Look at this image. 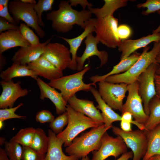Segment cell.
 <instances>
[{
	"instance_id": "28",
	"label": "cell",
	"mask_w": 160,
	"mask_h": 160,
	"mask_svg": "<svg viewBox=\"0 0 160 160\" xmlns=\"http://www.w3.org/2000/svg\"><path fill=\"white\" fill-rule=\"evenodd\" d=\"M105 4L101 8H93L88 7L92 14L97 17H105L113 15L114 12L117 9L125 6L128 0H104Z\"/></svg>"
},
{
	"instance_id": "31",
	"label": "cell",
	"mask_w": 160,
	"mask_h": 160,
	"mask_svg": "<svg viewBox=\"0 0 160 160\" xmlns=\"http://www.w3.org/2000/svg\"><path fill=\"white\" fill-rule=\"evenodd\" d=\"M35 131L36 129L32 127L21 129L10 140L19 143L22 146L30 147Z\"/></svg>"
},
{
	"instance_id": "1",
	"label": "cell",
	"mask_w": 160,
	"mask_h": 160,
	"mask_svg": "<svg viewBox=\"0 0 160 160\" xmlns=\"http://www.w3.org/2000/svg\"><path fill=\"white\" fill-rule=\"evenodd\" d=\"M58 7V10L47 13L46 17L47 20L52 21V28L58 32L67 33L75 24L84 29L86 22L91 18L92 13L89 10L74 9L68 1H60Z\"/></svg>"
},
{
	"instance_id": "14",
	"label": "cell",
	"mask_w": 160,
	"mask_h": 160,
	"mask_svg": "<svg viewBox=\"0 0 160 160\" xmlns=\"http://www.w3.org/2000/svg\"><path fill=\"white\" fill-rule=\"evenodd\" d=\"M0 83L2 88L0 96L1 109L13 107L18 98L24 97L28 93L27 89L21 87L20 81L14 83L12 80L8 81L2 80Z\"/></svg>"
},
{
	"instance_id": "43",
	"label": "cell",
	"mask_w": 160,
	"mask_h": 160,
	"mask_svg": "<svg viewBox=\"0 0 160 160\" xmlns=\"http://www.w3.org/2000/svg\"><path fill=\"white\" fill-rule=\"evenodd\" d=\"M8 4L3 7L2 9L0 10V16L5 19L10 23L16 24L14 20L9 12Z\"/></svg>"
},
{
	"instance_id": "33",
	"label": "cell",
	"mask_w": 160,
	"mask_h": 160,
	"mask_svg": "<svg viewBox=\"0 0 160 160\" xmlns=\"http://www.w3.org/2000/svg\"><path fill=\"white\" fill-rule=\"evenodd\" d=\"M54 1V0H39L37 3L34 5V9L36 12L40 26L43 27L44 26L42 18V12L51 10Z\"/></svg>"
},
{
	"instance_id": "22",
	"label": "cell",
	"mask_w": 160,
	"mask_h": 160,
	"mask_svg": "<svg viewBox=\"0 0 160 160\" xmlns=\"http://www.w3.org/2000/svg\"><path fill=\"white\" fill-rule=\"evenodd\" d=\"M49 145L44 160H79L74 156H67L63 152L62 146L64 140L57 136L50 129L48 130Z\"/></svg>"
},
{
	"instance_id": "34",
	"label": "cell",
	"mask_w": 160,
	"mask_h": 160,
	"mask_svg": "<svg viewBox=\"0 0 160 160\" xmlns=\"http://www.w3.org/2000/svg\"><path fill=\"white\" fill-rule=\"evenodd\" d=\"M68 114L66 111L55 118L50 123L49 127L54 133L58 134L63 131L64 127L68 124Z\"/></svg>"
},
{
	"instance_id": "39",
	"label": "cell",
	"mask_w": 160,
	"mask_h": 160,
	"mask_svg": "<svg viewBox=\"0 0 160 160\" xmlns=\"http://www.w3.org/2000/svg\"><path fill=\"white\" fill-rule=\"evenodd\" d=\"M55 119L54 116L49 111L43 110L38 112L36 116V120L41 123L51 122Z\"/></svg>"
},
{
	"instance_id": "42",
	"label": "cell",
	"mask_w": 160,
	"mask_h": 160,
	"mask_svg": "<svg viewBox=\"0 0 160 160\" xmlns=\"http://www.w3.org/2000/svg\"><path fill=\"white\" fill-rule=\"evenodd\" d=\"M121 120L127 121L135 125L139 129L142 130H145L144 125L133 120V117L132 115L130 113L128 112H125L121 114Z\"/></svg>"
},
{
	"instance_id": "44",
	"label": "cell",
	"mask_w": 160,
	"mask_h": 160,
	"mask_svg": "<svg viewBox=\"0 0 160 160\" xmlns=\"http://www.w3.org/2000/svg\"><path fill=\"white\" fill-rule=\"evenodd\" d=\"M72 6L76 7L78 4H80L83 8V9H85L87 7H92L93 5L89 3L87 0H69L68 1Z\"/></svg>"
},
{
	"instance_id": "11",
	"label": "cell",
	"mask_w": 160,
	"mask_h": 160,
	"mask_svg": "<svg viewBox=\"0 0 160 160\" xmlns=\"http://www.w3.org/2000/svg\"><path fill=\"white\" fill-rule=\"evenodd\" d=\"M127 147L120 136H117L114 137L106 132L102 137L99 149L92 152L91 160H105L111 156L116 159L121 155L127 152Z\"/></svg>"
},
{
	"instance_id": "9",
	"label": "cell",
	"mask_w": 160,
	"mask_h": 160,
	"mask_svg": "<svg viewBox=\"0 0 160 160\" xmlns=\"http://www.w3.org/2000/svg\"><path fill=\"white\" fill-rule=\"evenodd\" d=\"M99 82L98 92L102 99L113 109L121 112L128 85L124 83H112L104 81Z\"/></svg>"
},
{
	"instance_id": "52",
	"label": "cell",
	"mask_w": 160,
	"mask_h": 160,
	"mask_svg": "<svg viewBox=\"0 0 160 160\" xmlns=\"http://www.w3.org/2000/svg\"><path fill=\"white\" fill-rule=\"evenodd\" d=\"M21 1L23 3L30 4H36V1L35 0H21Z\"/></svg>"
},
{
	"instance_id": "6",
	"label": "cell",
	"mask_w": 160,
	"mask_h": 160,
	"mask_svg": "<svg viewBox=\"0 0 160 160\" xmlns=\"http://www.w3.org/2000/svg\"><path fill=\"white\" fill-rule=\"evenodd\" d=\"M118 20L113 15L96 18L95 24V37L99 42L108 48L115 49L121 40L117 33Z\"/></svg>"
},
{
	"instance_id": "18",
	"label": "cell",
	"mask_w": 160,
	"mask_h": 160,
	"mask_svg": "<svg viewBox=\"0 0 160 160\" xmlns=\"http://www.w3.org/2000/svg\"><path fill=\"white\" fill-rule=\"evenodd\" d=\"M67 103L76 111L101 124H104L101 113L95 106L93 101L79 99L75 95L68 100Z\"/></svg>"
},
{
	"instance_id": "48",
	"label": "cell",
	"mask_w": 160,
	"mask_h": 160,
	"mask_svg": "<svg viewBox=\"0 0 160 160\" xmlns=\"http://www.w3.org/2000/svg\"><path fill=\"white\" fill-rule=\"evenodd\" d=\"M0 160H10L4 149L0 148Z\"/></svg>"
},
{
	"instance_id": "32",
	"label": "cell",
	"mask_w": 160,
	"mask_h": 160,
	"mask_svg": "<svg viewBox=\"0 0 160 160\" xmlns=\"http://www.w3.org/2000/svg\"><path fill=\"white\" fill-rule=\"evenodd\" d=\"M4 150L10 160H22L23 146L19 143L10 140L6 141Z\"/></svg>"
},
{
	"instance_id": "21",
	"label": "cell",
	"mask_w": 160,
	"mask_h": 160,
	"mask_svg": "<svg viewBox=\"0 0 160 160\" xmlns=\"http://www.w3.org/2000/svg\"><path fill=\"white\" fill-rule=\"evenodd\" d=\"M96 18H91L86 23V27L83 32L79 36L72 39L58 36L67 42L70 46V52L72 55L71 60L68 68L72 70H77L76 53L84 39L90 33L95 32Z\"/></svg>"
},
{
	"instance_id": "56",
	"label": "cell",
	"mask_w": 160,
	"mask_h": 160,
	"mask_svg": "<svg viewBox=\"0 0 160 160\" xmlns=\"http://www.w3.org/2000/svg\"><path fill=\"white\" fill-rule=\"evenodd\" d=\"M81 160H90V159L88 156L82 158Z\"/></svg>"
},
{
	"instance_id": "41",
	"label": "cell",
	"mask_w": 160,
	"mask_h": 160,
	"mask_svg": "<svg viewBox=\"0 0 160 160\" xmlns=\"http://www.w3.org/2000/svg\"><path fill=\"white\" fill-rule=\"evenodd\" d=\"M19 26L15 24L11 23L5 19L0 17V33L4 31L18 29Z\"/></svg>"
},
{
	"instance_id": "40",
	"label": "cell",
	"mask_w": 160,
	"mask_h": 160,
	"mask_svg": "<svg viewBox=\"0 0 160 160\" xmlns=\"http://www.w3.org/2000/svg\"><path fill=\"white\" fill-rule=\"evenodd\" d=\"M117 33L119 38L121 40H127L130 36L132 31L128 25L122 24L118 26Z\"/></svg>"
},
{
	"instance_id": "45",
	"label": "cell",
	"mask_w": 160,
	"mask_h": 160,
	"mask_svg": "<svg viewBox=\"0 0 160 160\" xmlns=\"http://www.w3.org/2000/svg\"><path fill=\"white\" fill-rule=\"evenodd\" d=\"M156 95L160 99V75L155 74L154 77Z\"/></svg>"
},
{
	"instance_id": "2",
	"label": "cell",
	"mask_w": 160,
	"mask_h": 160,
	"mask_svg": "<svg viewBox=\"0 0 160 160\" xmlns=\"http://www.w3.org/2000/svg\"><path fill=\"white\" fill-rule=\"evenodd\" d=\"M112 127H106L103 124L92 128L74 138L71 144L66 147L65 152L69 156H74L79 159L87 156L90 152L99 149L103 135Z\"/></svg>"
},
{
	"instance_id": "57",
	"label": "cell",
	"mask_w": 160,
	"mask_h": 160,
	"mask_svg": "<svg viewBox=\"0 0 160 160\" xmlns=\"http://www.w3.org/2000/svg\"><path fill=\"white\" fill-rule=\"evenodd\" d=\"M3 121H0V129H1L2 128H3V127L4 125L3 122Z\"/></svg>"
},
{
	"instance_id": "24",
	"label": "cell",
	"mask_w": 160,
	"mask_h": 160,
	"mask_svg": "<svg viewBox=\"0 0 160 160\" xmlns=\"http://www.w3.org/2000/svg\"><path fill=\"white\" fill-rule=\"evenodd\" d=\"M90 91L98 103L96 108L102 111L101 114L106 127H112V123L113 122L121 121V116L115 112L105 102L102 98L98 91L92 87Z\"/></svg>"
},
{
	"instance_id": "58",
	"label": "cell",
	"mask_w": 160,
	"mask_h": 160,
	"mask_svg": "<svg viewBox=\"0 0 160 160\" xmlns=\"http://www.w3.org/2000/svg\"><path fill=\"white\" fill-rule=\"evenodd\" d=\"M159 55H160V50H159Z\"/></svg>"
},
{
	"instance_id": "37",
	"label": "cell",
	"mask_w": 160,
	"mask_h": 160,
	"mask_svg": "<svg viewBox=\"0 0 160 160\" xmlns=\"http://www.w3.org/2000/svg\"><path fill=\"white\" fill-rule=\"evenodd\" d=\"M137 7L138 8H147V9L143 11L141 13L144 15H148L160 10V0H147L144 3L137 4Z\"/></svg>"
},
{
	"instance_id": "5",
	"label": "cell",
	"mask_w": 160,
	"mask_h": 160,
	"mask_svg": "<svg viewBox=\"0 0 160 160\" xmlns=\"http://www.w3.org/2000/svg\"><path fill=\"white\" fill-rule=\"evenodd\" d=\"M90 66H86L76 73L62 77L50 81L48 84L51 87L59 89L63 98L67 103L68 100L80 91H90L93 83L86 84L83 81L85 73L90 69Z\"/></svg>"
},
{
	"instance_id": "19",
	"label": "cell",
	"mask_w": 160,
	"mask_h": 160,
	"mask_svg": "<svg viewBox=\"0 0 160 160\" xmlns=\"http://www.w3.org/2000/svg\"><path fill=\"white\" fill-rule=\"evenodd\" d=\"M36 80L40 90V99L41 100L45 98L49 99L55 105L56 113L58 115L66 111L67 103L61 94L40 78L38 77Z\"/></svg>"
},
{
	"instance_id": "4",
	"label": "cell",
	"mask_w": 160,
	"mask_h": 160,
	"mask_svg": "<svg viewBox=\"0 0 160 160\" xmlns=\"http://www.w3.org/2000/svg\"><path fill=\"white\" fill-rule=\"evenodd\" d=\"M66 111L69 116L67 126L64 130L57 135V137L64 140L65 147L70 145L73 139L80 133L89 128L102 124L76 111L68 105L67 106Z\"/></svg>"
},
{
	"instance_id": "55",
	"label": "cell",
	"mask_w": 160,
	"mask_h": 160,
	"mask_svg": "<svg viewBox=\"0 0 160 160\" xmlns=\"http://www.w3.org/2000/svg\"><path fill=\"white\" fill-rule=\"evenodd\" d=\"M5 139L4 137H0V145H4L5 142Z\"/></svg>"
},
{
	"instance_id": "46",
	"label": "cell",
	"mask_w": 160,
	"mask_h": 160,
	"mask_svg": "<svg viewBox=\"0 0 160 160\" xmlns=\"http://www.w3.org/2000/svg\"><path fill=\"white\" fill-rule=\"evenodd\" d=\"M120 126L121 129L125 132H128L132 130L131 123L129 122L121 120Z\"/></svg>"
},
{
	"instance_id": "26",
	"label": "cell",
	"mask_w": 160,
	"mask_h": 160,
	"mask_svg": "<svg viewBox=\"0 0 160 160\" xmlns=\"http://www.w3.org/2000/svg\"><path fill=\"white\" fill-rule=\"evenodd\" d=\"M29 76L36 80L38 76L36 73L30 69L27 65H22L13 62L12 65L1 72L0 77L2 80L8 81L12 79L18 77Z\"/></svg>"
},
{
	"instance_id": "23",
	"label": "cell",
	"mask_w": 160,
	"mask_h": 160,
	"mask_svg": "<svg viewBox=\"0 0 160 160\" xmlns=\"http://www.w3.org/2000/svg\"><path fill=\"white\" fill-rule=\"evenodd\" d=\"M20 33L19 29L3 32L0 34V54L12 48L30 46Z\"/></svg>"
},
{
	"instance_id": "29",
	"label": "cell",
	"mask_w": 160,
	"mask_h": 160,
	"mask_svg": "<svg viewBox=\"0 0 160 160\" xmlns=\"http://www.w3.org/2000/svg\"><path fill=\"white\" fill-rule=\"evenodd\" d=\"M149 109L148 118L144 125L147 131L151 130L160 124V99L156 95L150 101Z\"/></svg>"
},
{
	"instance_id": "47",
	"label": "cell",
	"mask_w": 160,
	"mask_h": 160,
	"mask_svg": "<svg viewBox=\"0 0 160 160\" xmlns=\"http://www.w3.org/2000/svg\"><path fill=\"white\" fill-rule=\"evenodd\" d=\"M133 153L132 151H127L121 155L120 157L116 160H129L130 159L133 158Z\"/></svg>"
},
{
	"instance_id": "50",
	"label": "cell",
	"mask_w": 160,
	"mask_h": 160,
	"mask_svg": "<svg viewBox=\"0 0 160 160\" xmlns=\"http://www.w3.org/2000/svg\"><path fill=\"white\" fill-rule=\"evenodd\" d=\"M156 62L159 64H160V55H158L156 58ZM156 74L160 75V66L158 68L156 72Z\"/></svg>"
},
{
	"instance_id": "51",
	"label": "cell",
	"mask_w": 160,
	"mask_h": 160,
	"mask_svg": "<svg viewBox=\"0 0 160 160\" xmlns=\"http://www.w3.org/2000/svg\"><path fill=\"white\" fill-rule=\"evenodd\" d=\"M9 0H0V5L3 7H5L6 5L9 4Z\"/></svg>"
},
{
	"instance_id": "16",
	"label": "cell",
	"mask_w": 160,
	"mask_h": 160,
	"mask_svg": "<svg viewBox=\"0 0 160 160\" xmlns=\"http://www.w3.org/2000/svg\"><path fill=\"white\" fill-rule=\"evenodd\" d=\"M160 41V33H152L136 39L121 40L118 50L121 52L120 61L123 60L140 48L145 47L151 42Z\"/></svg>"
},
{
	"instance_id": "25",
	"label": "cell",
	"mask_w": 160,
	"mask_h": 160,
	"mask_svg": "<svg viewBox=\"0 0 160 160\" xmlns=\"http://www.w3.org/2000/svg\"><path fill=\"white\" fill-rule=\"evenodd\" d=\"M141 55V53L135 52L125 60L120 61L117 64L113 67L110 72L102 76H93L90 78V79L93 83L95 84L96 82L103 81L105 78L109 76L125 72L139 59Z\"/></svg>"
},
{
	"instance_id": "12",
	"label": "cell",
	"mask_w": 160,
	"mask_h": 160,
	"mask_svg": "<svg viewBox=\"0 0 160 160\" xmlns=\"http://www.w3.org/2000/svg\"><path fill=\"white\" fill-rule=\"evenodd\" d=\"M138 81L137 80L128 85V95L123 104L121 114L128 112L131 113L134 120L144 125L148 116L145 113L142 105V100L139 93Z\"/></svg>"
},
{
	"instance_id": "36",
	"label": "cell",
	"mask_w": 160,
	"mask_h": 160,
	"mask_svg": "<svg viewBox=\"0 0 160 160\" xmlns=\"http://www.w3.org/2000/svg\"><path fill=\"white\" fill-rule=\"evenodd\" d=\"M23 103H20L17 106L11 108L1 109H0V121L12 119H25L27 117L25 116H20L15 113L16 110L23 106Z\"/></svg>"
},
{
	"instance_id": "20",
	"label": "cell",
	"mask_w": 160,
	"mask_h": 160,
	"mask_svg": "<svg viewBox=\"0 0 160 160\" xmlns=\"http://www.w3.org/2000/svg\"><path fill=\"white\" fill-rule=\"evenodd\" d=\"M27 65L30 69L34 71L38 76H42L50 81L63 76V71L57 68L42 56Z\"/></svg>"
},
{
	"instance_id": "13",
	"label": "cell",
	"mask_w": 160,
	"mask_h": 160,
	"mask_svg": "<svg viewBox=\"0 0 160 160\" xmlns=\"http://www.w3.org/2000/svg\"><path fill=\"white\" fill-rule=\"evenodd\" d=\"M69 49L63 44L57 43H49L42 56L53 65L63 71L68 68L71 60Z\"/></svg>"
},
{
	"instance_id": "27",
	"label": "cell",
	"mask_w": 160,
	"mask_h": 160,
	"mask_svg": "<svg viewBox=\"0 0 160 160\" xmlns=\"http://www.w3.org/2000/svg\"><path fill=\"white\" fill-rule=\"evenodd\" d=\"M147 133V149L142 160H149L154 156L160 155V124Z\"/></svg>"
},
{
	"instance_id": "8",
	"label": "cell",
	"mask_w": 160,
	"mask_h": 160,
	"mask_svg": "<svg viewBox=\"0 0 160 160\" xmlns=\"http://www.w3.org/2000/svg\"><path fill=\"white\" fill-rule=\"evenodd\" d=\"M111 128L113 133L121 137L127 147L131 149L133 153L132 160H141L143 158L147 149V131L138 129L126 132L115 126Z\"/></svg>"
},
{
	"instance_id": "3",
	"label": "cell",
	"mask_w": 160,
	"mask_h": 160,
	"mask_svg": "<svg viewBox=\"0 0 160 160\" xmlns=\"http://www.w3.org/2000/svg\"><path fill=\"white\" fill-rule=\"evenodd\" d=\"M160 41L154 42L153 47L148 52L150 47H144L140 58L127 71L119 74L113 75L106 77L105 81L114 84L124 83L127 85L137 80L140 75L151 64L157 63L156 58L160 50Z\"/></svg>"
},
{
	"instance_id": "17",
	"label": "cell",
	"mask_w": 160,
	"mask_h": 160,
	"mask_svg": "<svg viewBox=\"0 0 160 160\" xmlns=\"http://www.w3.org/2000/svg\"><path fill=\"white\" fill-rule=\"evenodd\" d=\"M52 38L36 46L21 47L13 56L12 60L23 65L35 61L43 54L47 45L50 42Z\"/></svg>"
},
{
	"instance_id": "38",
	"label": "cell",
	"mask_w": 160,
	"mask_h": 160,
	"mask_svg": "<svg viewBox=\"0 0 160 160\" xmlns=\"http://www.w3.org/2000/svg\"><path fill=\"white\" fill-rule=\"evenodd\" d=\"M45 156L30 147L23 146L22 160H44Z\"/></svg>"
},
{
	"instance_id": "54",
	"label": "cell",
	"mask_w": 160,
	"mask_h": 160,
	"mask_svg": "<svg viewBox=\"0 0 160 160\" xmlns=\"http://www.w3.org/2000/svg\"><path fill=\"white\" fill-rule=\"evenodd\" d=\"M149 160H160V155L154 156L151 157Z\"/></svg>"
},
{
	"instance_id": "53",
	"label": "cell",
	"mask_w": 160,
	"mask_h": 160,
	"mask_svg": "<svg viewBox=\"0 0 160 160\" xmlns=\"http://www.w3.org/2000/svg\"><path fill=\"white\" fill-rule=\"evenodd\" d=\"M157 13L160 15V10L158 11ZM160 33V25L156 29L153 30L152 31V33Z\"/></svg>"
},
{
	"instance_id": "15",
	"label": "cell",
	"mask_w": 160,
	"mask_h": 160,
	"mask_svg": "<svg viewBox=\"0 0 160 160\" xmlns=\"http://www.w3.org/2000/svg\"><path fill=\"white\" fill-rule=\"evenodd\" d=\"M86 48L81 57L77 56V70L80 71L84 68V64L86 60L91 57L97 56L100 61V67L105 64L108 60V54L105 50L99 51L97 47V44L100 42L92 33H90L86 38L84 41Z\"/></svg>"
},
{
	"instance_id": "49",
	"label": "cell",
	"mask_w": 160,
	"mask_h": 160,
	"mask_svg": "<svg viewBox=\"0 0 160 160\" xmlns=\"http://www.w3.org/2000/svg\"><path fill=\"white\" fill-rule=\"evenodd\" d=\"M0 70H2L3 67L6 63V58L2 54H0Z\"/></svg>"
},
{
	"instance_id": "10",
	"label": "cell",
	"mask_w": 160,
	"mask_h": 160,
	"mask_svg": "<svg viewBox=\"0 0 160 160\" xmlns=\"http://www.w3.org/2000/svg\"><path fill=\"white\" fill-rule=\"evenodd\" d=\"M159 66L157 63L151 64L140 75L137 79L139 84V94L143 103L145 113L148 116L149 113V103L156 95L154 77Z\"/></svg>"
},
{
	"instance_id": "30",
	"label": "cell",
	"mask_w": 160,
	"mask_h": 160,
	"mask_svg": "<svg viewBox=\"0 0 160 160\" xmlns=\"http://www.w3.org/2000/svg\"><path fill=\"white\" fill-rule=\"evenodd\" d=\"M49 145V137L44 131L40 128L36 129L33 140L30 147L38 153L46 155Z\"/></svg>"
},
{
	"instance_id": "35",
	"label": "cell",
	"mask_w": 160,
	"mask_h": 160,
	"mask_svg": "<svg viewBox=\"0 0 160 160\" xmlns=\"http://www.w3.org/2000/svg\"><path fill=\"white\" fill-rule=\"evenodd\" d=\"M19 29L21 34L31 46H36L41 43L38 37L33 30L25 23H20Z\"/></svg>"
},
{
	"instance_id": "7",
	"label": "cell",
	"mask_w": 160,
	"mask_h": 160,
	"mask_svg": "<svg viewBox=\"0 0 160 160\" xmlns=\"http://www.w3.org/2000/svg\"><path fill=\"white\" fill-rule=\"evenodd\" d=\"M35 4L24 3L21 0L11 1L8 4L9 10L17 25L20 20L23 21L28 26L34 30L40 37L42 38L45 33L39 24L38 17L34 9Z\"/></svg>"
}]
</instances>
